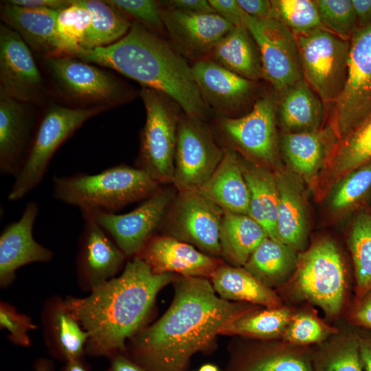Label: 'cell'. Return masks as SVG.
Returning <instances> with one entry per match:
<instances>
[{"label": "cell", "instance_id": "6da1fadb", "mask_svg": "<svg viewBox=\"0 0 371 371\" xmlns=\"http://www.w3.org/2000/svg\"><path fill=\"white\" fill-rule=\"evenodd\" d=\"M242 312L218 296L205 278L181 276L170 308L127 341L126 352L146 371H185L192 356Z\"/></svg>", "mask_w": 371, "mask_h": 371}, {"label": "cell", "instance_id": "7a4b0ae2", "mask_svg": "<svg viewBox=\"0 0 371 371\" xmlns=\"http://www.w3.org/2000/svg\"><path fill=\"white\" fill-rule=\"evenodd\" d=\"M173 278L170 273H153L134 256L119 276L87 296L65 297L67 307L88 334L86 355L109 358L126 352L127 341L144 327L158 293Z\"/></svg>", "mask_w": 371, "mask_h": 371}, {"label": "cell", "instance_id": "3957f363", "mask_svg": "<svg viewBox=\"0 0 371 371\" xmlns=\"http://www.w3.org/2000/svg\"><path fill=\"white\" fill-rule=\"evenodd\" d=\"M71 56L111 68L164 94L190 117L203 120L208 113L192 67L174 47L137 21L117 42Z\"/></svg>", "mask_w": 371, "mask_h": 371}, {"label": "cell", "instance_id": "277c9868", "mask_svg": "<svg viewBox=\"0 0 371 371\" xmlns=\"http://www.w3.org/2000/svg\"><path fill=\"white\" fill-rule=\"evenodd\" d=\"M159 185L143 169L120 164L95 174L54 176L52 192L57 200L80 210L112 212L147 199L159 189Z\"/></svg>", "mask_w": 371, "mask_h": 371}, {"label": "cell", "instance_id": "5b68a950", "mask_svg": "<svg viewBox=\"0 0 371 371\" xmlns=\"http://www.w3.org/2000/svg\"><path fill=\"white\" fill-rule=\"evenodd\" d=\"M102 106L49 107L41 117L8 194L10 201L23 198L43 180L50 161L59 146L87 120L102 112Z\"/></svg>", "mask_w": 371, "mask_h": 371}, {"label": "cell", "instance_id": "8992f818", "mask_svg": "<svg viewBox=\"0 0 371 371\" xmlns=\"http://www.w3.org/2000/svg\"><path fill=\"white\" fill-rule=\"evenodd\" d=\"M146 109L141 131L137 168L147 172L159 184L172 183L179 119L174 104L164 94L142 87Z\"/></svg>", "mask_w": 371, "mask_h": 371}, {"label": "cell", "instance_id": "52a82bcc", "mask_svg": "<svg viewBox=\"0 0 371 371\" xmlns=\"http://www.w3.org/2000/svg\"><path fill=\"white\" fill-rule=\"evenodd\" d=\"M295 36L303 78L323 102L335 103L346 79L350 39L324 27Z\"/></svg>", "mask_w": 371, "mask_h": 371}, {"label": "cell", "instance_id": "ba28073f", "mask_svg": "<svg viewBox=\"0 0 371 371\" xmlns=\"http://www.w3.org/2000/svg\"><path fill=\"white\" fill-rule=\"evenodd\" d=\"M370 115L371 24L357 27L350 38L346 79L330 125L341 141Z\"/></svg>", "mask_w": 371, "mask_h": 371}, {"label": "cell", "instance_id": "9c48e42d", "mask_svg": "<svg viewBox=\"0 0 371 371\" xmlns=\"http://www.w3.org/2000/svg\"><path fill=\"white\" fill-rule=\"evenodd\" d=\"M296 284L302 296L328 314L339 312L344 295L345 272L333 241L319 240L299 257Z\"/></svg>", "mask_w": 371, "mask_h": 371}, {"label": "cell", "instance_id": "30bf717a", "mask_svg": "<svg viewBox=\"0 0 371 371\" xmlns=\"http://www.w3.org/2000/svg\"><path fill=\"white\" fill-rule=\"evenodd\" d=\"M43 58L44 65L57 88L69 99L105 107L124 98L122 85L109 73L70 55Z\"/></svg>", "mask_w": 371, "mask_h": 371}, {"label": "cell", "instance_id": "8fae6325", "mask_svg": "<svg viewBox=\"0 0 371 371\" xmlns=\"http://www.w3.org/2000/svg\"><path fill=\"white\" fill-rule=\"evenodd\" d=\"M244 26L258 47L262 78L279 94L303 79L295 34L274 19H256L245 16Z\"/></svg>", "mask_w": 371, "mask_h": 371}, {"label": "cell", "instance_id": "7c38bea8", "mask_svg": "<svg viewBox=\"0 0 371 371\" xmlns=\"http://www.w3.org/2000/svg\"><path fill=\"white\" fill-rule=\"evenodd\" d=\"M223 153L202 120L186 115L178 123L172 183L179 192L198 190Z\"/></svg>", "mask_w": 371, "mask_h": 371}, {"label": "cell", "instance_id": "4fadbf2b", "mask_svg": "<svg viewBox=\"0 0 371 371\" xmlns=\"http://www.w3.org/2000/svg\"><path fill=\"white\" fill-rule=\"evenodd\" d=\"M173 198L171 190L159 189L128 213L88 210L126 256H135L153 236Z\"/></svg>", "mask_w": 371, "mask_h": 371}, {"label": "cell", "instance_id": "5bb4252c", "mask_svg": "<svg viewBox=\"0 0 371 371\" xmlns=\"http://www.w3.org/2000/svg\"><path fill=\"white\" fill-rule=\"evenodd\" d=\"M278 95L269 93L259 98L247 114L223 117L221 127L237 148L265 165H273L278 156L277 132Z\"/></svg>", "mask_w": 371, "mask_h": 371}, {"label": "cell", "instance_id": "9a60e30c", "mask_svg": "<svg viewBox=\"0 0 371 371\" xmlns=\"http://www.w3.org/2000/svg\"><path fill=\"white\" fill-rule=\"evenodd\" d=\"M170 212L172 236L208 255L221 254L220 230L224 212L217 205L198 190L179 192Z\"/></svg>", "mask_w": 371, "mask_h": 371}, {"label": "cell", "instance_id": "2e32d148", "mask_svg": "<svg viewBox=\"0 0 371 371\" xmlns=\"http://www.w3.org/2000/svg\"><path fill=\"white\" fill-rule=\"evenodd\" d=\"M44 89L31 49L16 32L1 24L0 97L36 102L43 97Z\"/></svg>", "mask_w": 371, "mask_h": 371}, {"label": "cell", "instance_id": "e0dca14e", "mask_svg": "<svg viewBox=\"0 0 371 371\" xmlns=\"http://www.w3.org/2000/svg\"><path fill=\"white\" fill-rule=\"evenodd\" d=\"M84 224L78 239L76 273L78 286L90 292L115 277L126 255L94 219L88 210H81Z\"/></svg>", "mask_w": 371, "mask_h": 371}, {"label": "cell", "instance_id": "ac0fdd59", "mask_svg": "<svg viewBox=\"0 0 371 371\" xmlns=\"http://www.w3.org/2000/svg\"><path fill=\"white\" fill-rule=\"evenodd\" d=\"M38 213L36 201H29L20 218L6 225L0 235V286H10L16 270L28 264L46 262L54 257L53 251L37 243L33 227Z\"/></svg>", "mask_w": 371, "mask_h": 371}, {"label": "cell", "instance_id": "d6986e66", "mask_svg": "<svg viewBox=\"0 0 371 371\" xmlns=\"http://www.w3.org/2000/svg\"><path fill=\"white\" fill-rule=\"evenodd\" d=\"M165 29L183 56L196 58L210 53L234 26L216 13L190 14L163 9Z\"/></svg>", "mask_w": 371, "mask_h": 371}, {"label": "cell", "instance_id": "ffe728a7", "mask_svg": "<svg viewBox=\"0 0 371 371\" xmlns=\"http://www.w3.org/2000/svg\"><path fill=\"white\" fill-rule=\"evenodd\" d=\"M155 273H177L186 277H211L220 261L173 236H153L135 256Z\"/></svg>", "mask_w": 371, "mask_h": 371}, {"label": "cell", "instance_id": "44dd1931", "mask_svg": "<svg viewBox=\"0 0 371 371\" xmlns=\"http://www.w3.org/2000/svg\"><path fill=\"white\" fill-rule=\"evenodd\" d=\"M40 319L44 341L52 357L63 363L85 358L88 334L65 299L58 295L49 297L43 305Z\"/></svg>", "mask_w": 371, "mask_h": 371}, {"label": "cell", "instance_id": "7402d4cb", "mask_svg": "<svg viewBox=\"0 0 371 371\" xmlns=\"http://www.w3.org/2000/svg\"><path fill=\"white\" fill-rule=\"evenodd\" d=\"M33 117L25 103L0 97V172L14 176L28 150L33 130Z\"/></svg>", "mask_w": 371, "mask_h": 371}, {"label": "cell", "instance_id": "603a6c76", "mask_svg": "<svg viewBox=\"0 0 371 371\" xmlns=\"http://www.w3.org/2000/svg\"><path fill=\"white\" fill-rule=\"evenodd\" d=\"M192 68L205 103L222 112L238 107L254 90L255 81L245 78L211 59H199Z\"/></svg>", "mask_w": 371, "mask_h": 371}, {"label": "cell", "instance_id": "cb8c5ba5", "mask_svg": "<svg viewBox=\"0 0 371 371\" xmlns=\"http://www.w3.org/2000/svg\"><path fill=\"white\" fill-rule=\"evenodd\" d=\"M339 142L329 125L309 132L283 133L281 147L295 174L306 182H311L322 168L327 165Z\"/></svg>", "mask_w": 371, "mask_h": 371}, {"label": "cell", "instance_id": "d4e9b609", "mask_svg": "<svg viewBox=\"0 0 371 371\" xmlns=\"http://www.w3.org/2000/svg\"><path fill=\"white\" fill-rule=\"evenodd\" d=\"M60 11L23 7L8 1L1 6V17L32 50L45 57L61 54L56 30Z\"/></svg>", "mask_w": 371, "mask_h": 371}, {"label": "cell", "instance_id": "484cf974", "mask_svg": "<svg viewBox=\"0 0 371 371\" xmlns=\"http://www.w3.org/2000/svg\"><path fill=\"white\" fill-rule=\"evenodd\" d=\"M278 192V240L295 250L307 237L308 216L303 186L295 174L282 170L274 173Z\"/></svg>", "mask_w": 371, "mask_h": 371}, {"label": "cell", "instance_id": "4316f807", "mask_svg": "<svg viewBox=\"0 0 371 371\" xmlns=\"http://www.w3.org/2000/svg\"><path fill=\"white\" fill-rule=\"evenodd\" d=\"M198 191L223 212L249 215V192L240 157L234 150H224L218 166Z\"/></svg>", "mask_w": 371, "mask_h": 371}, {"label": "cell", "instance_id": "83f0119b", "mask_svg": "<svg viewBox=\"0 0 371 371\" xmlns=\"http://www.w3.org/2000/svg\"><path fill=\"white\" fill-rule=\"evenodd\" d=\"M278 95V122L284 133H304L320 128L324 114V102L304 78Z\"/></svg>", "mask_w": 371, "mask_h": 371}, {"label": "cell", "instance_id": "f1b7e54d", "mask_svg": "<svg viewBox=\"0 0 371 371\" xmlns=\"http://www.w3.org/2000/svg\"><path fill=\"white\" fill-rule=\"evenodd\" d=\"M240 164L249 192V215L263 227L268 237L278 240V192L274 173L249 160L240 158Z\"/></svg>", "mask_w": 371, "mask_h": 371}, {"label": "cell", "instance_id": "f546056e", "mask_svg": "<svg viewBox=\"0 0 371 371\" xmlns=\"http://www.w3.org/2000/svg\"><path fill=\"white\" fill-rule=\"evenodd\" d=\"M212 60L221 67L253 81L262 78L258 47L243 25L234 26L210 52Z\"/></svg>", "mask_w": 371, "mask_h": 371}, {"label": "cell", "instance_id": "4dcf8cb0", "mask_svg": "<svg viewBox=\"0 0 371 371\" xmlns=\"http://www.w3.org/2000/svg\"><path fill=\"white\" fill-rule=\"evenodd\" d=\"M267 237L263 227L249 215L224 212L220 230L221 254L236 265H245Z\"/></svg>", "mask_w": 371, "mask_h": 371}, {"label": "cell", "instance_id": "1f68e13d", "mask_svg": "<svg viewBox=\"0 0 371 371\" xmlns=\"http://www.w3.org/2000/svg\"><path fill=\"white\" fill-rule=\"evenodd\" d=\"M212 286L221 298L278 306L274 293L245 269L221 265L212 276Z\"/></svg>", "mask_w": 371, "mask_h": 371}, {"label": "cell", "instance_id": "d6a6232c", "mask_svg": "<svg viewBox=\"0 0 371 371\" xmlns=\"http://www.w3.org/2000/svg\"><path fill=\"white\" fill-rule=\"evenodd\" d=\"M76 1L87 8L92 14L90 27L79 51L111 45L125 36L131 27L132 23L108 1Z\"/></svg>", "mask_w": 371, "mask_h": 371}, {"label": "cell", "instance_id": "836d02e7", "mask_svg": "<svg viewBox=\"0 0 371 371\" xmlns=\"http://www.w3.org/2000/svg\"><path fill=\"white\" fill-rule=\"evenodd\" d=\"M294 249L267 237L252 253L245 269L267 286L282 281L297 267Z\"/></svg>", "mask_w": 371, "mask_h": 371}, {"label": "cell", "instance_id": "e575fe53", "mask_svg": "<svg viewBox=\"0 0 371 371\" xmlns=\"http://www.w3.org/2000/svg\"><path fill=\"white\" fill-rule=\"evenodd\" d=\"M370 162L371 115L339 142L327 163V179L337 183L348 173Z\"/></svg>", "mask_w": 371, "mask_h": 371}, {"label": "cell", "instance_id": "d590c367", "mask_svg": "<svg viewBox=\"0 0 371 371\" xmlns=\"http://www.w3.org/2000/svg\"><path fill=\"white\" fill-rule=\"evenodd\" d=\"M350 248L357 290L363 295L371 290V212L359 213L353 221Z\"/></svg>", "mask_w": 371, "mask_h": 371}, {"label": "cell", "instance_id": "8d00e7d4", "mask_svg": "<svg viewBox=\"0 0 371 371\" xmlns=\"http://www.w3.org/2000/svg\"><path fill=\"white\" fill-rule=\"evenodd\" d=\"M290 321V312L288 310L272 308L236 317L223 326L219 334L245 335L258 337H275L284 331Z\"/></svg>", "mask_w": 371, "mask_h": 371}, {"label": "cell", "instance_id": "74e56055", "mask_svg": "<svg viewBox=\"0 0 371 371\" xmlns=\"http://www.w3.org/2000/svg\"><path fill=\"white\" fill-rule=\"evenodd\" d=\"M90 11L72 0V4L61 10L57 17L56 30L61 54L73 55L80 45L90 27Z\"/></svg>", "mask_w": 371, "mask_h": 371}, {"label": "cell", "instance_id": "f35d334b", "mask_svg": "<svg viewBox=\"0 0 371 371\" xmlns=\"http://www.w3.org/2000/svg\"><path fill=\"white\" fill-rule=\"evenodd\" d=\"M272 19L284 25L295 35L324 27L315 1L274 0Z\"/></svg>", "mask_w": 371, "mask_h": 371}, {"label": "cell", "instance_id": "ab89813d", "mask_svg": "<svg viewBox=\"0 0 371 371\" xmlns=\"http://www.w3.org/2000/svg\"><path fill=\"white\" fill-rule=\"evenodd\" d=\"M330 199V207L338 212L352 208L371 194V162L343 177Z\"/></svg>", "mask_w": 371, "mask_h": 371}, {"label": "cell", "instance_id": "60d3db41", "mask_svg": "<svg viewBox=\"0 0 371 371\" xmlns=\"http://www.w3.org/2000/svg\"><path fill=\"white\" fill-rule=\"evenodd\" d=\"M320 20L324 28L350 39L357 27L351 0H316Z\"/></svg>", "mask_w": 371, "mask_h": 371}, {"label": "cell", "instance_id": "b9f144b4", "mask_svg": "<svg viewBox=\"0 0 371 371\" xmlns=\"http://www.w3.org/2000/svg\"><path fill=\"white\" fill-rule=\"evenodd\" d=\"M311 366V371H363L359 341H346L323 350Z\"/></svg>", "mask_w": 371, "mask_h": 371}, {"label": "cell", "instance_id": "7bdbcfd3", "mask_svg": "<svg viewBox=\"0 0 371 371\" xmlns=\"http://www.w3.org/2000/svg\"><path fill=\"white\" fill-rule=\"evenodd\" d=\"M236 371H311V360L304 355L280 350L245 360Z\"/></svg>", "mask_w": 371, "mask_h": 371}, {"label": "cell", "instance_id": "ee69618b", "mask_svg": "<svg viewBox=\"0 0 371 371\" xmlns=\"http://www.w3.org/2000/svg\"><path fill=\"white\" fill-rule=\"evenodd\" d=\"M0 328L7 330L8 339L12 344L26 348L32 344L29 332L36 330L38 326L30 316L19 312L10 303L1 300Z\"/></svg>", "mask_w": 371, "mask_h": 371}, {"label": "cell", "instance_id": "f6af8a7d", "mask_svg": "<svg viewBox=\"0 0 371 371\" xmlns=\"http://www.w3.org/2000/svg\"><path fill=\"white\" fill-rule=\"evenodd\" d=\"M109 3L145 27L159 32L165 29L161 3L153 0H109Z\"/></svg>", "mask_w": 371, "mask_h": 371}, {"label": "cell", "instance_id": "bcb514c9", "mask_svg": "<svg viewBox=\"0 0 371 371\" xmlns=\"http://www.w3.org/2000/svg\"><path fill=\"white\" fill-rule=\"evenodd\" d=\"M326 335V330L315 318L300 315L292 319L285 330V337L293 344H308L320 341Z\"/></svg>", "mask_w": 371, "mask_h": 371}, {"label": "cell", "instance_id": "7dc6e473", "mask_svg": "<svg viewBox=\"0 0 371 371\" xmlns=\"http://www.w3.org/2000/svg\"><path fill=\"white\" fill-rule=\"evenodd\" d=\"M209 3L214 10L225 21L234 26H244L246 13L235 0H209Z\"/></svg>", "mask_w": 371, "mask_h": 371}, {"label": "cell", "instance_id": "c3c4849f", "mask_svg": "<svg viewBox=\"0 0 371 371\" xmlns=\"http://www.w3.org/2000/svg\"><path fill=\"white\" fill-rule=\"evenodd\" d=\"M166 8L173 9L190 14L215 13L206 0H170L161 3Z\"/></svg>", "mask_w": 371, "mask_h": 371}, {"label": "cell", "instance_id": "681fc988", "mask_svg": "<svg viewBox=\"0 0 371 371\" xmlns=\"http://www.w3.org/2000/svg\"><path fill=\"white\" fill-rule=\"evenodd\" d=\"M243 11L256 19H272V3L268 0H237Z\"/></svg>", "mask_w": 371, "mask_h": 371}, {"label": "cell", "instance_id": "f907efd6", "mask_svg": "<svg viewBox=\"0 0 371 371\" xmlns=\"http://www.w3.org/2000/svg\"><path fill=\"white\" fill-rule=\"evenodd\" d=\"M108 359L109 366L104 371H146L131 359L126 352L115 353Z\"/></svg>", "mask_w": 371, "mask_h": 371}, {"label": "cell", "instance_id": "816d5d0a", "mask_svg": "<svg viewBox=\"0 0 371 371\" xmlns=\"http://www.w3.org/2000/svg\"><path fill=\"white\" fill-rule=\"evenodd\" d=\"M10 3L23 7L63 10L72 4V0H11Z\"/></svg>", "mask_w": 371, "mask_h": 371}, {"label": "cell", "instance_id": "f5cc1de1", "mask_svg": "<svg viewBox=\"0 0 371 371\" xmlns=\"http://www.w3.org/2000/svg\"><path fill=\"white\" fill-rule=\"evenodd\" d=\"M356 15L357 27L371 24V0H351Z\"/></svg>", "mask_w": 371, "mask_h": 371}, {"label": "cell", "instance_id": "db71d44e", "mask_svg": "<svg viewBox=\"0 0 371 371\" xmlns=\"http://www.w3.org/2000/svg\"><path fill=\"white\" fill-rule=\"evenodd\" d=\"M355 317L361 324L371 328V294L357 310Z\"/></svg>", "mask_w": 371, "mask_h": 371}, {"label": "cell", "instance_id": "11a10c76", "mask_svg": "<svg viewBox=\"0 0 371 371\" xmlns=\"http://www.w3.org/2000/svg\"><path fill=\"white\" fill-rule=\"evenodd\" d=\"M359 344L363 371H371V341H359Z\"/></svg>", "mask_w": 371, "mask_h": 371}, {"label": "cell", "instance_id": "9f6ffc18", "mask_svg": "<svg viewBox=\"0 0 371 371\" xmlns=\"http://www.w3.org/2000/svg\"><path fill=\"white\" fill-rule=\"evenodd\" d=\"M59 371H90L85 358L64 363Z\"/></svg>", "mask_w": 371, "mask_h": 371}, {"label": "cell", "instance_id": "6f0895ef", "mask_svg": "<svg viewBox=\"0 0 371 371\" xmlns=\"http://www.w3.org/2000/svg\"><path fill=\"white\" fill-rule=\"evenodd\" d=\"M34 371H54V363L49 359L38 358L34 363Z\"/></svg>", "mask_w": 371, "mask_h": 371}, {"label": "cell", "instance_id": "680465c9", "mask_svg": "<svg viewBox=\"0 0 371 371\" xmlns=\"http://www.w3.org/2000/svg\"><path fill=\"white\" fill-rule=\"evenodd\" d=\"M199 371H219L218 368L213 364H205L202 366Z\"/></svg>", "mask_w": 371, "mask_h": 371}]
</instances>
